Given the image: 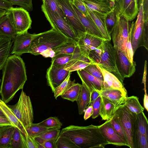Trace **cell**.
<instances>
[{
    "label": "cell",
    "instance_id": "1",
    "mask_svg": "<svg viewBox=\"0 0 148 148\" xmlns=\"http://www.w3.org/2000/svg\"><path fill=\"white\" fill-rule=\"evenodd\" d=\"M2 70L0 95L7 104L17 91L23 88L27 76L25 62L20 56L15 55L8 57Z\"/></svg>",
    "mask_w": 148,
    "mask_h": 148
},
{
    "label": "cell",
    "instance_id": "2",
    "mask_svg": "<svg viewBox=\"0 0 148 148\" xmlns=\"http://www.w3.org/2000/svg\"><path fill=\"white\" fill-rule=\"evenodd\" d=\"M60 135L70 138L79 148H104L109 143L101 132L99 126L71 125L62 129Z\"/></svg>",
    "mask_w": 148,
    "mask_h": 148
},
{
    "label": "cell",
    "instance_id": "3",
    "mask_svg": "<svg viewBox=\"0 0 148 148\" xmlns=\"http://www.w3.org/2000/svg\"><path fill=\"white\" fill-rule=\"evenodd\" d=\"M71 41L52 28L49 30L39 33L33 39L28 53L35 56L41 55L45 58H52L55 55L54 49L65 43Z\"/></svg>",
    "mask_w": 148,
    "mask_h": 148
},
{
    "label": "cell",
    "instance_id": "4",
    "mask_svg": "<svg viewBox=\"0 0 148 148\" xmlns=\"http://www.w3.org/2000/svg\"><path fill=\"white\" fill-rule=\"evenodd\" d=\"M116 53L110 41L103 40L100 45L92 51L90 58L95 64L113 74L123 84L124 79L116 66Z\"/></svg>",
    "mask_w": 148,
    "mask_h": 148
},
{
    "label": "cell",
    "instance_id": "5",
    "mask_svg": "<svg viewBox=\"0 0 148 148\" xmlns=\"http://www.w3.org/2000/svg\"><path fill=\"white\" fill-rule=\"evenodd\" d=\"M137 18L131 23V42L134 54L137 49L144 47L148 49V23L145 21L142 1L140 0Z\"/></svg>",
    "mask_w": 148,
    "mask_h": 148
},
{
    "label": "cell",
    "instance_id": "6",
    "mask_svg": "<svg viewBox=\"0 0 148 148\" xmlns=\"http://www.w3.org/2000/svg\"><path fill=\"white\" fill-rule=\"evenodd\" d=\"M130 21L122 15L118 10L116 22L111 34L113 46L116 51L124 52L125 54L131 26Z\"/></svg>",
    "mask_w": 148,
    "mask_h": 148
},
{
    "label": "cell",
    "instance_id": "7",
    "mask_svg": "<svg viewBox=\"0 0 148 148\" xmlns=\"http://www.w3.org/2000/svg\"><path fill=\"white\" fill-rule=\"evenodd\" d=\"M41 8L52 28L63 35L71 41L77 44L79 38L67 19L62 18L59 15L51 11L42 4Z\"/></svg>",
    "mask_w": 148,
    "mask_h": 148
},
{
    "label": "cell",
    "instance_id": "8",
    "mask_svg": "<svg viewBox=\"0 0 148 148\" xmlns=\"http://www.w3.org/2000/svg\"><path fill=\"white\" fill-rule=\"evenodd\" d=\"M8 105L25 129L33 123L34 114L32 102L29 97L23 90L17 103L13 105Z\"/></svg>",
    "mask_w": 148,
    "mask_h": 148
},
{
    "label": "cell",
    "instance_id": "9",
    "mask_svg": "<svg viewBox=\"0 0 148 148\" xmlns=\"http://www.w3.org/2000/svg\"><path fill=\"white\" fill-rule=\"evenodd\" d=\"M116 115L125 134L128 147L135 148L134 140L136 114L131 112L123 104L116 109Z\"/></svg>",
    "mask_w": 148,
    "mask_h": 148
},
{
    "label": "cell",
    "instance_id": "10",
    "mask_svg": "<svg viewBox=\"0 0 148 148\" xmlns=\"http://www.w3.org/2000/svg\"><path fill=\"white\" fill-rule=\"evenodd\" d=\"M8 10L12 12L17 35L25 33L31 28L32 21L28 11L21 7H11Z\"/></svg>",
    "mask_w": 148,
    "mask_h": 148
},
{
    "label": "cell",
    "instance_id": "11",
    "mask_svg": "<svg viewBox=\"0 0 148 148\" xmlns=\"http://www.w3.org/2000/svg\"><path fill=\"white\" fill-rule=\"evenodd\" d=\"M66 18L70 23L78 38L85 29L81 22L69 0H56Z\"/></svg>",
    "mask_w": 148,
    "mask_h": 148
},
{
    "label": "cell",
    "instance_id": "12",
    "mask_svg": "<svg viewBox=\"0 0 148 148\" xmlns=\"http://www.w3.org/2000/svg\"><path fill=\"white\" fill-rule=\"evenodd\" d=\"M65 66H55L51 64L47 69L46 75L47 82L53 92L55 88L71 73L65 69Z\"/></svg>",
    "mask_w": 148,
    "mask_h": 148
},
{
    "label": "cell",
    "instance_id": "13",
    "mask_svg": "<svg viewBox=\"0 0 148 148\" xmlns=\"http://www.w3.org/2000/svg\"><path fill=\"white\" fill-rule=\"evenodd\" d=\"M38 34H32L27 32L16 35L12 40L14 44L11 54L20 56L23 53H28L32 40Z\"/></svg>",
    "mask_w": 148,
    "mask_h": 148
},
{
    "label": "cell",
    "instance_id": "14",
    "mask_svg": "<svg viewBox=\"0 0 148 148\" xmlns=\"http://www.w3.org/2000/svg\"><path fill=\"white\" fill-rule=\"evenodd\" d=\"M116 52V64L120 74L124 79L131 77L136 71L135 62H131L124 52Z\"/></svg>",
    "mask_w": 148,
    "mask_h": 148
},
{
    "label": "cell",
    "instance_id": "15",
    "mask_svg": "<svg viewBox=\"0 0 148 148\" xmlns=\"http://www.w3.org/2000/svg\"><path fill=\"white\" fill-rule=\"evenodd\" d=\"M103 40L85 32L79 37L77 44L83 54L88 57L90 51L100 46Z\"/></svg>",
    "mask_w": 148,
    "mask_h": 148
},
{
    "label": "cell",
    "instance_id": "16",
    "mask_svg": "<svg viewBox=\"0 0 148 148\" xmlns=\"http://www.w3.org/2000/svg\"><path fill=\"white\" fill-rule=\"evenodd\" d=\"M101 132L109 144L118 146H125L128 147L127 142L121 138L111 126L109 120L99 125Z\"/></svg>",
    "mask_w": 148,
    "mask_h": 148
},
{
    "label": "cell",
    "instance_id": "17",
    "mask_svg": "<svg viewBox=\"0 0 148 148\" xmlns=\"http://www.w3.org/2000/svg\"><path fill=\"white\" fill-rule=\"evenodd\" d=\"M115 3L121 14L127 21H132L136 17L139 9L135 0H118Z\"/></svg>",
    "mask_w": 148,
    "mask_h": 148
},
{
    "label": "cell",
    "instance_id": "18",
    "mask_svg": "<svg viewBox=\"0 0 148 148\" xmlns=\"http://www.w3.org/2000/svg\"><path fill=\"white\" fill-rule=\"evenodd\" d=\"M82 84L90 93L94 90L101 92L103 89V81L92 75L84 69L77 71Z\"/></svg>",
    "mask_w": 148,
    "mask_h": 148
},
{
    "label": "cell",
    "instance_id": "19",
    "mask_svg": "<svg viewBox=\"0 0 148 148\" xmlns=\"http://www.w3.org/2000/svg\"><path fill=\"white\" fill-rule=\"evenodd\" d=\"M87 8L104 14L112 11L115 5V1L109 0H83Z\"/></svg>",
    "mask_w": 148,
    "mask_h": 148
},
{
    "label": "cell",
    "instance_id": "20",
    "mask_svg": "<svg viewBox=\"0 0 148 148\" xmlns=\"http://www.w3.org/2000/svg\"><path fill=\"white\" fill-rule=\"evenodd\" d=\"M16 35L12 12L8 10L6 14L0 18V36L13 40Z\"/></svg>",
    "mask_w": 148,
    "mask_h": 148
},
{
    "label": "cell",
    "instance_id": "21",
    "mask_svg": "<svg viewBox=\"0 0 148 148\" xmlns=\"http://www.w3.org/2000/svg\"><path fill=\"white\" fill-rule=\"evenodd\" d=\"M72 4L79 20L85 29L86 33L103 40H106L89 15L88 16L84 15L72 3Z\"/></svg>",
    "mask_w": 148,
    "mask_h": 148
},
{
    "label": "cell",
    "instance_id": "22",
    "mask_svg": "<svg viewBox=\"0 0 148 148\" xmlns=\"http://www.w3.org/2000/svg\"><path fill=\"white\" fill-rule=\"evenodd\" d=\"M98 66L101 71L103 77V89H119L127 96V91L123 86V84H122L113 74L100 67Z\"/></svg>",
    "mask_w": 148,
    "mask_h": 148
},
{
    "label": "cell",
    "instance_id": "23",
    "mask_svg": "<svg viewBox=\"0 0 148 148\" xmlns=\"http://www.w3.org/2000/svg\"><path fill=\"white\" fill-rule=\"evenodd\" d=\"M100 95L110 100L117 108L120 106L124 103L127 97L122 91L115 89H103L100 92Z\"/></svg>",
    "mask_w": 148,
    "mask_h": 148
},
{
    "label": "cell",
    "instance_id": "24",
    "mask_svg": "<svg viewBox=\"0 0 148 148\" xmlns=\"http://www.w3.org/2000/svg\"><path fill=\"white\" fill-rule=\"evenodd\" d=\"M101 96L99 115L102 120H109L115 115L117 109L115 105L110 100L103 96L101 95Z\"/></svg>",
    "mask_w": 148,
    "mask_h": 148
},
{
    "label": "cell",
    "instance_id": "25",
    "mask_svg": "<svg viewBox=\"0 0 148 148\" xmlns=\"http://www.w3.org/2000/svg\"><path fill=\"white\" fill-rule=\"evenodd\" d=\"M87 9L88 14L95 22L105 39L110 41L111 37L108 33L105 24L106 15Z\"/></svg>",
    "mask_w": 148,
    "mask_h": 148
},
{
    "label": "cell",
    "instance_id": "26",
    "mask_svg": "<svg viewBox=\"0 0 148 148\" xmlns=\"http://www.w3.org/2000/svg\"><path fill=\"white\" fill-rule=\"evenodd\" d=\"M12 40L8 37L0 36V70L2 69L10 56ZM1 80L0 79V86Z\"/></svg>",
    "mask_w": 148,
    "mask_h": 148
},
{
    "label": "cell",
    "instance_id": "27",
    "mask_svg": "<svg viewBox=\"0 0 148 148\" xmlns=\"http://www.w3.org/2000/svg\"><path fill=\"white\" fill-rule=\"evenodd\" d=\"M0 108L3 113L5 116L13 126L17 127L24 135L27 134L25 127L12 110L8 105L1 99H0Z\"/></svg>",
    "mask_w": 148,
    "mask_h": 148
},
{
    "label": "cell",
    "instance_id": "28",
    "mask_svg": "<svg viewBox=\"0 0 148 148\" xmlns=\"http://www.w3.org/2000/svg\"><path fill=\"white\" fill-rule=\"evenodd\" d=\"M95 64L89 57L82 54L78 59L70 61L65 66V69L72 72L83 69L90 65Z\"/></svg>",
    "mask_w": 148,
    "mask_h": 148
},
{
    "label": "cell",
    "instance_id": "29",
    "mask_svg": "<svg viewBox=\"0 0 148 148\" xmlns=\"http://www.w3.org/2000/svg\"><path fill=\"white\" fill-rule=\"evenodd\" d=\"M15 127L12 125L0 127V148H10Z\"/></svg>",
    "mask_w": 148,
    "mask_h": 148
},
{
    "label": "cell",
    "instance_id": "30",
    "mask_svg": "<svg viewBox=\"0 0 148 148\" xmlns=\"http://www.w3.org/2000/svg\"><path fill=\"white\" fill-rule=\"evenodd\" d=\"M90 93L83 84L79 95L76 101L79 114H83L90 101Z\"/></svg>",
    "mask_w": 148,
    "mask_h": 148
},
{
    "label": "cell",
    "instance_id": "31",
    "mask_svg": "<svg viewBox=\"0 0 148 148\" xmlns=\"http://www.w3.org/2000/svg\"><path fill=\"white\" fill-rule=\"evenodd\" d=\"M140 134L148 137V121L143 112L136 114L135 123V135Z\"/></svg>",
    "mask_w": 148,
    "mask_h": 148
},
{
    "label": "cell",
    "instance_id": "32",
    "mask_svg": "<svg viewBox=\"0 0 148 148\" xmlns=\"http://www.w3.org/2000/svg\"><path fill=\"white\" fill-rule=\"evenodd\" d=\"M53 51L55 55L58 54H71L82 53L78 44L72 41L62 44L54 49Z\"/></svg>",
    "mask_w": 148,
    "mask_h": 148
},
{
    "label": "cell",
    "instance_id": "33",
    "mask_svg": "<svg viewBox=\"0 0 148 148\" xmlns=\"http://www.w3.org/2000/svg\"><path fill=\"white\" fill-rule=\"evenodd\" d=\"M82 53L71 54H58L52 58L51 65L57 66H65L71 60L79 58Z\"/></svg>",
    "mask_w": 148,
    "mask_h": 148
},
{
    "label": "cell",
    "instance_id": "34",
    "mask_svg": "<svg viewBox=\"0 0 148 148\" xmlns=\"http://www.w3.org/2000/svg\"><path fill=\"white\" fill-rule=\"evenodd\" d=\"M82 84L78 83H76L74 82L62 95L61 98L72 102L76 101L79 95Z\"/></svg>",
    "mask_w": 148,
    "mask_h": 148
},
{
    "label": "cell",
    "instance_id": "35",
    "mask_svg": "<svg viewBox=\"0 0 148 148\" xmlns=\"http://www.w3.org/2000/svg\"><path fill=\"white\" fill-rule=\"evenodd\" d=\"M123 104L130 110L136 114L143 112L144 110V108L140 103L138 98L136 96L127 97Z\"/></svg>",
    "mask_w": 148,
    "mask_h": 148
},
{
    "label": "cell",
    "instance_id": "36",
    "mask_svg": "<svg viewBox=\"0 0 148 148\" xmlns=\"http://www.w3.org/2000/svg\"><path fill=\"white\" fill-rule=\"evenodd\" d=\"M118 11V9L115 5L113 10L106 16V27L108 33L110 36L116 22V14Z\"/></svg>",
    "mask_w": 148,
    "mask_h": 148
},
{
    "label": "cell",
    "instance_id": "37",
    "mask_svg": "<svg viewBox=\"0 0 148 148\" xmlns=\"http://www.w3.org/2000/svg\"><path fill=\"white\" fill-rule=\"evenodd\" d=\"M23 134L15 127L12 136L10 148H25L23 138Z\"/></svg>",
    "mask_w": 148,
    "mask_h": 148
},
{
    "label": "cell",
    "instance_id": "38",
    "mask_svg": "<svg viewBox=\"0 0 148 148\" xmlns=\"http://www.w3.org/2000/svg\"><path fill=\"white\" fill-rule=\"evenodd\" d=\"M70 73L65 79L54 90L53 93L54 96L56 99L63 94L70 87L75 80L71 81Z\"/></svg>",
    "mask_w": 148,
    "mask_h": 148
},
{
    "label": "cell",
    "instance_id": "39",
    "mask_svg": "<svg viewBox=\"0 0 148 148\" xmlns=\"http://www.w3.org/2000/svg\"><path fill=\"white\" fill-rule=\"evenodd\" d=\"M48 129L39 125L38 123H32L30 126L26 128L25 130L27 135L34 138Z\"/></svg>",
    "mask_w": 148,
    "mask_h": 148
},
{
    "label": "cell",
    "instance_id": "40",
    "mask_svg": "<svg viewBox=\"0 0 148 148\" xmlns=\"http://www.w3.org/2000/svg\"><path fill=\"white\" fill-rule=\"evenodd\" d=\"M42 4L53 12L57 14L62 18L66 19L56 0H42Z\"/></svg>",
    "mask_w": 148,
    "mask_h": 148
},
{
    "label": "cell",
    "instance_id": "41",
    "mask_svg": "<svg viewBox=\"0 0 148 148\" xmlns=\"http://www.w3.org/2000/svg\"><path fill=\"white\" fill-rule=\"evenodd\" d=\"M41 126L48 128L60 129L62 125L59 119L56 117H50L38 123Z\"/></svg>",
    "mask_w": 148,
    "mask_h": 148
},
{
    "label": "cell",
    "instance_id": "42",
    "mask_svg": "<svg viewBox=\"0 0 148 148\" xmlns=\"http://www.w3.org/2000/svg\"><path fill=\"white\" fill-rule=\"evenodd\" d=\"M57 148H79L68 137L60 135L56 141Z\"/></svg>",
    "mask_w": 148,
    "mask_h": 148
},
{
    "label": "cell",
    "instance_id": "43",
    "mask_svg": "<svg viewBox=\"0 0 148 148\" xmlns=\"http://www.w3.org/2000/svg\"><path fill=\"white\" fill-rule=\"evenodd\" d=\"M109 121L110 123L113 128L118 134L127 143L125 134L119 123L116 114L112 119L109 120Z\"/></svg>",
    "mask_w": 148,
    "mask_h": 148
},
{
    "label": "cell",
    "instance_id": "44",
    "mask_svg": "<svg viewBox=\"0 0 148 148\" xmlns=\"http://www.w3.org/2000/svg\"><path fill=\"white\" fill-rule=\"evenodd\" d=\"M134 145L135 148H148V137L140 134H135Z\"/></svg>",
    "mask_w": 148,
    "mask_h": 148
},
{
    "label": "cell",
    "instance_id": "45",
    "mask_svg": "<svg viewBox=\"0 0 148 148\" xmlns=\"http://www.w3.org/2000/svg\"><path fill=\"white\" fill-rule=\"evenodd\" d=\"M60 132L59 129H49L38 136L45 140L51 139L56 140L59 136Z\"/></svg>",
    "mask_w": 148,
    "mask_h": 148
},
{
    "label": "cell",
    "instance_id": "46",
    "mask_svg": "<svg viewBox=\"0 0 148 148\" xmlns=\"http://www.w3.org/2000/svg\"><path fill=\"white\" fill-rule=\"evenodd\" d=\"M84 69L92 75L103 82L102 74L97 65L95 64L90 65Z\"/></svg>",
    "mask_w": 148,
    "mask_h": 148
},
{
    "label": "cell",
    "instance_id": "47",
    "mask_svg": "<svg viewBox=\"0 0 148 148\" xmlns=\"http://www.w3.org/2000/svg\"><path fill=\"white\" fill-rule=\"evenodd\" d=\"M9 1L13 5H16L29 12H31L33 9L32 3V0H7Z\"/></svg>",
    "mask_w": 148,
    "mask_h": 148
},
{
    "label": "cell",
    "instance_id": "48",
    "mask_svg": "<svg viewBox=\"0 0 148 148\" xmlns=\"http://www.w3.org/2000/svg\"><path fill=\"white\" fill-rule=\"evenodd\" d=\"M125 55L131 62L133 63L134 62V61H133V60L134 53L131 45V29L130 28L126 45Z\"/></svg>",
    "mask_w": 148,
    "mask_h": 148
},
{
    "label": "cell",
    "instance_id": "49",
    "mask_svg": "<svg viewBox=\"0 0 148 148\" xmlns=\"http://www.w3.org/2000/svg\"><path fill=\"white\" fill-rule=\"evenodd\" d=\"M23 138L25 148H38L37 143L34 138L23 134Z\"/></svg>",
    "mask_w": 148,
    "mask_h": 148
},
{
    "label": "cell",
    "instance_id": "50",
    "mask_svg": "<svg viewBox=\"0 0 148 148\" xmlns=\"http://www.w3.org/2000/svg\"><path fill=\"white\" fill-rule=\"evenodd\" d=\"M72 3L84 15H89L83 0H74Z\"/></svg>",
    "mask_w": 148,
    "mask_h": 148
},
{
    "label": "cell",
    "instance_id": "51",
    "mask_svg": "<svg viewBox=\"0 0 148 148\" xmlns=\"http://www.w3.org/2000/svg\"><path fill=\"white\" fill-rule=\"evenodd\" d=\"M101 103V96H99L94 101L92 105L93 109V113L92 117L95 119L99 115Z\"/></svg>",
    "mask_w": 148,
    "mask_h": 148
},
{
    "label": "cell",
    "instance_id": "52",
    "mask_svg": "<svg viewBox=\"0 0 148 148\" xmlns=\"http://www.w3.org/2000/svg\"><path fill=\"white\" fill-rule=\"evenodd\" d=\"M145 21L148 22V0H142Z\"/></svg>",
    "mask_w": 148,
    "mask_h": 148
},
{
    "label": "cell",
    "instance_id": "53",
    "mask_svg": "<svg viewBox=\"0 0 148 148\" xmlns=\"http://www.w3.org/2000/svg\"><path fill=\"white\" fill-rule=\"evenodd\" d=\"M100 95V92L96 90L92 91L90 93V102L88 106H92L94 101Z\"/></svg>",
    "mask_w": 148,
    "mask_h": 148
},
{
    "label": "cell",
    "instance_id": "54",
    "mask_svg": "<svg viewBox=\"0 0 148 148\" xmlns=\"http://www.w3.org/2000/svg\"><path fill=\"white\" fill-rule=\"evenodd\" d=\"M12 5L10 2L7 0H0V8L8 10Z\"/></svg>",
    "mask_w": 148,
    "mask_h": 148
},
{
    "label": "cell",
    "instance_id": "55",
    "mask_svg": "<svg viewBox=\"0 0 148 148\" xmlns=\"http://www.w3.org/2000/svg\"><path fill=\"white\" fill-rule=\"evenodd\" d=\"M56 140L53 139L45 140L43 143L45 148H57L55 143Z\"/></svg>",
    "mask_w": 148,
    "mask_h": 148
},
{
    "label": "cell",
    "instance_id": "56",
    "mask_svg": "<svg viewBox=\"0 0 148 148\" xmlns=\"http://www.w3.org/2000/svg\"><path fill=\"white\" fill-rule=\"evenodd\" d=\"M87 108L84 111V118L85 120L89 119L93 113V109L92 106H90L87 107Z\"/></svg>",
    "mask_w": 148,
    "mask_h": 148
},
{
    "label": "cell",
    "instance_id": "57",
    "mask_svg": "<svg viewBox=\"0 0 148 148\" xmlns=\"http://www.w3.org/2000/svg\"><path fill=\"white\" fill-rule=\"evenodd\" d=\"M6 125H13L6 117L0 116V127Z\"/></svg>",
    "mask_w": 148,
    "mask_h": 148
},
{
    "label": "cell",
    "instance_id": "58",
    "mask_svg": "<svg viewBox=\"0 0 148 148\" xmlns=\"http://www.w3.org/2000/svg\"><path fill=\"white\" fill-rule=\"evenodd\" d=\"M145 94L144 96L143 103L145 108L147 111H148V97L147 92H145Z\"/></svg>",
    "mask_w": 148,
    "mask_h": 148
},
{
    "label": "cell",
    "instance_id": "59",
    "mask_svg": "<svg viewBox=\"0 0 148 148\" xmlns=\"http://www.w3.org/2000/svg\"><path fill=\"white\" fill-rule=\"evenodd\" d=\"M8 10L0 8V18L6 14Z\"/></svg>",
    "mask_w": 148,
    "mask_h": 148
},
{
    "label": "cell",
    "instance_id": "60",
    "mask_svg": "<svg viewBox=\"0 0 148 148\" xmlns=\"http://www.w3.org/2000/svg\"><path fill=\"white\" fill-rule=\"evenodd\" d=\"M0 116H4V117H5V115H4L3 113L2 112V111L1 110L0 108Z\"/></svg>",
    "mask_w": 148,
    "mask_h": 148
},
{
    "label": "cell",
    "instance_id": "61",
    "mask_svg": "<svg viewBox=\"0 0 148 148\" xmlns=\"http://www.w3.org/2000/svg\"><path fill=\"white\" fill-rule=\"evenodd\" d=\"M73 0H69V1L71 2V3H72V2H73Z\"/></svg>",
    "mask_w": 148,
    "mask_h": 148
},
{
    "label": "cell",
    "instance_id": "62",
    "mask_svg": "<svg viewBox=\"0 0 148 148\" xmlns=\"http://www.w3.org/2000/svg\"><path fill=\"white\" fill-rule=\"evenodd\" d=\"M118 0H114L115 1H118Z\"/></svg>",
    "mask_w": 148,
    "mask_h": 148
},
{
    "label": "cell",
    "instance_id": "63",
    "mask_svg": "<svg viewBox=\"0 0 148 148\" xmlns=\"http://www.w3.org/2000/svg\"><path fill=\"white\" fill-rule=\"evenodd\" d=\"M110 0V1H115L114 0Z\"/></svg>",
    "mask_w": 148,
    "mask_h": 148
}]
</instances>
